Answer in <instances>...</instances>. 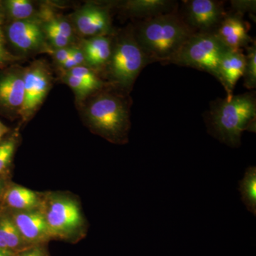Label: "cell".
<instances>
[{"mask_svg":"<svg viewBox=\"0 0 256 256\" xmlns=\"http://www.w3.org/2000/svg\"><path fill=\"white\" fill-rule=\"evenodd\" d=\"M62 66H63L64 68L66 69V70H70L74 68V67L78 66L76 63L75 60L72 58V57L69 56L65 62H64L63 64H62Z\"/></svg>","mask_w":256,"mask_h":256,"instance_id":"4dcf8cb0","label":"cell"},{"mask_svg":"<svg viewBox=\"0 0 256 256\" xmlns=\"http://www.w3.org/2000/svg\"><path fill=\"white\" fill-rule=\"evenodd\" d=\"M152 64L136 40L134 28H130L114 43L108 74L114 84L131 90L143 68Z\"/></svg>","mask_w":256,"mask_h":256,"instance_id":"5b68a950","label":"cell"},{"mask_svg":"<svg viewBox=\"0 0 256 256\" xmlns=\"http://www.w3.org/2000/svg\"><path fill=\"white\" fill-rule=\"evenodd\" d=\"M176 4L170 0H129L121 8L129 16L146 20L175 11Z\"/></svg>","mask_w":256,"mask_h":256,"instance_id":"9a60e30c","label":"cell"},{"mask_svg":"<svg viewBox=\"0 0 256 256\" xmlns=\"http://www.w3.org/2000/svg\"><path fill=\"white\" fill-rule=\"evenodd\" d=\"M233 12L238 13L244 16L246 13L256 14V0H232L230 1Z\"/></svg>","mask_w":256,"mask_h":256,"instance_id":"d4e9b609","label":"cell"},{"mask_svg":"<svg viewBox=\"0 0 256 256\" xmlns=\"http://www.w3.org/2000/svg\"><path fill=\"white\" fill-rule=\"evenodd\" d=\"M30 246L18 233L10 212L0 210V250L15 255Z\"/></svg>","mask_w":256,"mask_h":256,"instance_id":"e0dca14e","label":"cell"},{"mask_svg":"<svg viewBox=\"0 0 256 256\" xmlns=\"http://www.w3.org/2000/svg\"><path fill=\"white\" fill-rule=\"evenodd\" d=\"M114 46V42L107 35L92 37L84 44L82 53L85 62L94 68H107Z\"/></svg>","mask_w":256,"mask_h":256,"instance_id":"2e32d148","label":"cell"},{"mask_svg":"<svg viewBox=\"0 0 256 256\" xmlns=\"http://www.w3.org/2000/svg\"><path fill=\"white\" fill-rule=\"evenodd\" d=\"M228 48L214 32H195L168 64L198 69L218 80L220 60Z\"/></svg>","mask_w":256,"mask_h":256,"instance_id":"8992f818","label":"cell"},{"mask_svg":"<svg viewBox=\"0 0 256 256\" xmlns=\"http://www.w3.org/2000/svg\"><path fill=\"white\" fill-rule=\"evenodd\" d=\"M238 13L227 12L214 33L230 50H242L254 42L248 34L249 25Z\"/></svg>","mask_w":256,"mask_h":256,"instance_id":"30bf717a","label":"cell"},{"mask_svg":"<svg viewBox=\"0 0 256 256\" xmlns=\"http://www.w3.org/2000/svg\"><path fill=\"white\" fill-rule=\"evenodd\" d=\"M183 2L181 16L194 32H214L227 14L223 2L188 0Z\"/></svg>","mask_w":256,"mask_h":256,"instance_id":"52a82bcc","label":"cell"},{"mask_svg":"<svg viewBox=\"0 0 256 256\" xmlns=\"http://www.w3.org/2000/svg\"><path fill=\"white\" fill-rule=\"evenodd\" d=\"M246 66L244 69V86L250 90L256 88V44L252 42L250 46L246 47Z\"/></svg>","mask_w":256,"mask_h":256,"instance_id":"ffe728a7","label":"cell"},{"mask_svg":"<svg viewBox=\"0 0 256 256\" xmlns=\"http://www.w3.org/2000/svg\"><path fill=\"white\" fill-rule=\"evenodd\" d=\"M0 256H14V254H10V252H5L4 250H0Z\"/></svg>","mask_w":256,"mask_h":256,"instance_id":"e575fe53","label":"cell"},{"mask_svg":"<svg viewBox=\"0 0 256 256\" xmlns=\"http://www.w3.org/2000/svg\"><path fill=\"white\" fill-rule=\"evenodd\" d=\"M8 131H9L8 128L0 121V143L2 142L3 138H4L5 134L8 132Z\"/></svg>","mask_w":256,"mask_h":256,"instance_id":"836d02e7","label":"cell"},{"mask_svg":"<svg viewBox=\"0 0 256 256\" xmlns=\"http://www.w3.org/2000/svg\"><path fill=\"white\" fill-rule=\"evenodd\" d=\"M16 146L14 138H10L0 143V178H8Z\"/></svg>","mask_w":256,"mask_h":256,"instance_id":"44dd1931","label":"cell"},{"mask_svg":"<svg viewBox=\"0 0 256 256\" xmlns=\"http://www.w3.org/2000/svg\"><path fill=\"white\" fill-rule=\"evenodd\" d=\"M136 40L151 63L168 64L195 33L176 10L143 20L134 28Z\"/></svg>","mask_w":256,"mask_h":256,"instance_id":"6da1fadb","label":"cell"},{"mask_svg":"<svg viewBox=\"0 0 256 256\" xmlns=\"http://www.w3.org/2000/svg\"><path fill=\"white\" fill-rule=\"evenodd\" d=\"M8 11L16 20H28L34 12V8L28 0H10L6 2Z\"/></svg>","mask_w":256,"mask_h":256,"instance_id":"603a6c76","label":"cell"},{"mask_svg":"<svg viewBox=\"0 0 256 256\" xmlns=\"http://www.w3.org/2000/svg\"><path fill=\"white\" fill-rule=\"evenodd\" d=\"M76 23L78 31L85 36L107 35L111 31L110 14L106 8L89 5L77 14Z\"/></svg>","mask_w":256,"mask_h":256,"instance_id":"7c38bea8","label":"cell"},{"mask_svg":"<svg viewBox=\"0 0 256 256\" xmlns=\"http://www.w3.org/2000/svg\"><path fill=\"white\" fill-rule=\"evenodd\" d=\"M256 92H246L215 100L210 105L207 126L214 137L237 148L244 131L256 132Z\"/></svg>","mask_w":256,"mask_h":256,"instance_id":"7a4b0ae2","label":"cell"},{"mask_svg":"<svg viewBox=\"0 0 256 256\" xmlns=\"http://www.w3.org/2000/svg\"><path fill=\"white\" fill-rule=\"evenodd\" d=\"M24 99L22 76L12 74L0 79V102L12 109H21Z\"/></svg>","mask_w":256,"mask_h":256,"instance_id":"ac0fdd59","label":"cell"},{"mask_svg":"<svg viewBox=\"0 0 256 256\" xmlns=\"http://www.w3.org/2000/svg\"><path fill=\"white\" fill-rule=\"evenodd\" d=\"M14 256H50L47 244L32 246L22 250Z\"/></svg>","mask_w":256,"mask_h":256,"instance_id":"4316f807","label":"cell"},{"mask_svg":"<svg viewBox=\"0 0 256 256\" xmlns=\"http://www.w3.org/2000/svg\"><path fill=\"white\" fill-rule=\"evenodd\" d=\"M50 43L57 48H65L68 44V38H66L63 36L55 33V32L50 31V30H45Z\"/></svg>","mask_w":256,"mask_h":256,"instance_id":"83f0119b","label":"cell"},{"mask_svg":"<svg viewBox=\"0 0 256 256\" xmlns=\"http://www.w3.org/2000/svg\"><path fill=\"white\" fill-rule=\"evenodd\" d=\"M239 192L242 203L250 213L256 214V168L249 166L239 182Z\"/></svg>","mask_w":256,"mask_h":256,"instance_id":"d6986e66","label":"cell"},{"mask_svg":"<svg viewBox=\"0 0 256 256\" xmlns=\"http://www.w3.org/2000/svg\"><path fill=\"white\" fill-rule=\"evenodd\" d=\"M41 210L52 240L76 244L86 236L88 224L82 205L70 194L43 192Z\"/></svg>","mask_w":256,"mask_h":256,"instance_id":"3957f363","label":"cell"},{"mask_svg":"<svg viewBox=\"0 0 256 256\" xmlns=\"http://www.w3.org/2000/svg\"><path fill=\"white\" fill-rule=\"evenodd\" d=\"M70 52H72V48H66V47L58 48L55 52L56 60L62 65L70 56Z\"/></svg>","mask_w":256,"mask_h":256,"instance_id":"f1b7e54d","label":"cell"},{"mask_svg":"<svg viewBox=\"0 0 256 256\" xmlns=\"http://www.w3.org/2000/svg\"><path fill=\"white\" fill-rule=\"evenodd\" d=\"M70 56L75 60L77 65L80 66L84 62H85V58H84V53L82 50H77V48H72V52H70Z\"/></svg>","mask_w":256,"mask_h":256,"instance_id":"f546056e","label":"cell"},{"mask_svg":"<svg viewBox=\"0 0 256 256\" xmlns=\"http://www.w3.org/2000/svg\"><path fill=\"white\" fill-rule=\"evenodd\" d=\"M246 66V54L242 50L228 48L220 60L218 66V82L222 84L226 98L234 95V88L242 77Z\"/></svg>","mask_w":256,"mask_h":256,"instance_id":"4fadbf2b","label":"cell"},{"mask_svg":"<svg viewBox=\"0 0 256 256\" xmlns=\"http://www.w3.org/2000/svg\"><path fill=\"white\" fill-rule=\"evenodd\" d=\"M9 183L8 178H0V208H1L2 200L3 194L5 188Z\"/></svg>","mask_w":256,"mask_h":256,"instance_id":"1f68e13d","label":"cell"},{"mask_svg":"<svg viewBox=\"0 0 256 256\" xmlns=\"http://www.w3.org/2000/svg\"><path fill=\"white\" fill-rule=\"evenodd\" d=\"M24 99L20 110L24 118L30 117L44 100L50 88V78L40 66L31 67L24 74Z\"/></svg>","mask_w":256,"mask_h":256,"instance_id":"9c48e42d","label":"cell"},{"mask_svg":"<svg viewBox=\"0 0 256 256\" xmlns=\"http://www.w3.org/2000/svg\"><path fill=\"white\" fill-rule=\"evenodd\" d=\"M45 30H50L70 40L72 36L70 25L64 20H52L45 25Z\"/></svg>","mask_w":256,"mask_h":256,"instance_id":"cb8c5ba5","label":"cell"},{"mask_svg":"<svg viewBox=\"0 0 256 256\" xmlns=\"http://www.w3.org/2000/svg\"><path fill=\"white\" fill-rule=\"evenodd\" d=\"M9 212L18 233L28 245L30 246L44 245L52 240L41 208L24 212Z\"/></svg>","mask_w":256,"mask_h":256,"instance_id":"ba28073f","label":"cell"},{"mask_svg":"<svg viewBox=\"0 0 256 256\" xmlns=\"http://www.w3.org/2000/svg\"><path fill=\"white\" fill-rule=\"evenodd\" d=\"M67 74L76 77L85 82L86 84L92 89V92H97L102 88L104 84L100 78L98 77L95 72H92V69L84 66H78L68 70Z\"/></svg>","mask_w":256,"mask_h":256,"instance_id":"7402d4cb","label":"cell"},{"mask_svg":"<svg viewBox=\"0 0 256 256\" xmlns=\"http://www.w3.org/2000/svg\"><path fill=\"white\" fill-rule=\"evenodd\" d=\"M66 82L68 84L69 86L73 89L74 92L80 97L84 98L92 94V92H94L85 82H82V80L76 78V77L69 75V74H67L66 77Z\"/></svg>","mask_w":256,"mask_h":256,"instance_id":"484cf974","label":"cell"},{"mask_svg":"<svg viewBox=\"0 0 256 256\" xmlns=\"http://www.w3.org/2000/svg\"><path fill=\"white\" fill-rule=\"evenodd\" d=\"M43 202V192H38L22 185L9 182L5 188L0 210L24 212L38 210Z\"/></svg>","mask_w":256,"mask_h":256,"instance_id":"8fae6325","label":"cell"},{"mask_svg":"<svg viewBox=\"0 0 256 256\" xmlns=\"http://www.w3.org/2000/svg\"><path fill=\"white\" fill-rule=\"evenodd\" d=\"M4 36H3L2 32L0 30V62L4 58Z\"/></svg>","mask_w":256,"mask_h":256,"instance_id":"d6a6232c","label":"cell"},{"mask_svg":"<svg viewBox=\"0 0 256 256\" xmlns=\"http://www.w3.org/2000/svg\"><path fill=\"white\" fill-rule=\"evenodd\" d=\"M8 34L11 43L22 50H36L43 43L42 28L31 20H16L10 25Z\"/></svg>","mask_w":256,"mask_h":256,"instance_id":"5bb4252c","label":"cell"},{"mask_svg":"<svg viewBox=\"0 0 256 256\" xmlns=\"http://www.w3.org/2000/svg\"><path fill=\"white\" fill-rule=\"evenodd\" d=\"M86 117L92 131L107 140L124 144L130 128V104L122 96L102 92L88 106Z\"/></svg>","mask_w":256,"mask_h":256,"instance_id":"277c9868","label":"cell"}]
</instances>
